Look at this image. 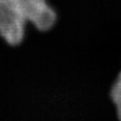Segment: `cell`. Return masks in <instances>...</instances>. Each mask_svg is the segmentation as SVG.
Listing matches in <instances>:
<instances>
[{
  "mask_svg": "<svg viewBox=\"0 0 121 121\" xmlns=\"http://www.w3.org/2000/svg\"><path fill=\"white\" fill-rule=\"evenodd\" d=\"M27 23L18 0H0V36L11 45L19 44Z\"/></svg>",
  "mask_w": 121,
  "mask_h": 121,
  "instance_id": "1",
  "label": "cell"
},
{
  "mask_svg": "<svg viewBox=\"0 0 121 121\" xmlns=\"http://www.w3.org/2000/svg\"><path fill=\"white\" fill-rule=\"evenodd\" d=\"M111 98L114 104L116 105L117 115L121 121V73L118 75V78L116 79L114 85L111 90Z\"/></svg>",
  "mask_w": 121,
  "mask_h": 121,
  "instance_id": "3",
  "label": "cell"
},
{
  "mask_svg": "<svg viewBox=\"0 0 121 121\" xmlns=\"http://www.w3.org/2000/svg\"><path fill=\"white\" fill-rule=\"evenodd\" d=\"M18 1L26 21L31 22L39 30L47 31L55 25L56 21V13L47 0Z\"/></svg>",
  "mask_w": 121,
  "mask_h": 121,
  "instance_id": "2",
  "label": "cell"
}]
</instances>
